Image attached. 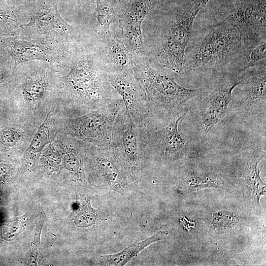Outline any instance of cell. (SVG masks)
<instances>
[{
	"label": "cell",
	"instance_id": "1",
	"mask_svg": "<svg viewBox=\"0 0 266 266\" xmlns=\"http://www.w3.org/2000/svg\"><path fill=\"white\" fill-rule=\"evenodd\" d=\"M210 0H184L142 24L144 52L154 65L182 75L185 49L194 21Z\"/></svg>",
	"mask_w": 266,
	"mask_h": 266
},
{
	"label": "cell",
	"instance_id": "2",
	"mask_svg": "<svg viewBox=\"0 0 266 266\" xmlns=\"http://www.w3.org/2000/svg\"><path fill=\"white\" fill-rule=\"evenodd\" d=\"M242 41L239 31L213 15L194 21L187 45L182 75L209 73L211 78L224 71Z\"/></svg>",
	"mask_w": 266,
	"mask_h": 266
},
{
	"label": "cell",
	"instance_id": "3",
	"mask_svg": "<svg viewBox=\"0 0 266 266\" xmlns=\"http://www.w3.org/2000/svg\"><path fill=\"white\" fill-rule=\"evenodd\" d=\"M133 62V74L147 101L149 113L145 120L166 123L182 115L185 104L202 92L200 88L180 85L169 71L154 65L146 56Z\"/></svg>",
	"mask_w": 266,
	"mask_h": 266
},
{
	"label": "cell",
	"instance_id": "4",
	"mask_svg": "<svg viewBox=\"0 0 266 266\" xmlns=\"http://www.w3.org/2000/svg\"><path fill=\"white\" fill-rule=\"evenodd\" d=\"M108 72L100 51L76 59L63 77L71 106L79 116L122 100L110 82Z\"/></svg>",
	"mask_w": 266,
	"mask_h": 266
},
{
	"label": "cell",
	"instance_id": "5",
	"mask_svg": "<svg viewBox=\"0 0 266 266\" xmlns=\"http://www.w3.org/2000/svg\"><path fill=\"white\" fill-rule=\"evenodd\" d=\"M124 106L122 100L68 119L66 127L72 137L96 146H109L115 118Z\"/></svg>",
	"mask_w": 266,
	"mask_h": 266
},
{
	"label": "cell",
	"instance_id": "6",
	"mask_svg": "<svg viewBox=\"0 0 266 266\" xmlns=\"http://www.w3.org/2000/svg\"><path fill=\"white\" fill-rule=\"evenodd\" d=\"M109 146L132 178L142 171L145 164L138 128L133 123L125 106L115 118Z\"/></svg>",
	"mask_w": 266,
	"mask_h": 266
},
{
	"label": "cell",
	"instance_id": "7",
	"mask_svg": "<svg viewBox=\"0 0 266 266\" xmlns=\"http://www.w3.org/2000/svg\"><path fill=\"white\" fill-rule=\"evenodd\" d=\"M214 15L240 32L244 39L266 38V0H237Z\"/></svg>",
	"mask_w": 266,
	"mask_h": 266
},
{
	"label": "cell",
	"instance_id": "8",
	"mask_svg": "<svg viewBox=\"0 0 266 266\" xmlns=\"http://www.w3.org/2000/svg\"><path fill=\"white\" fill-rule=\"evenodd\" d=\"M118 16L122 40L132 58L146 56L142 24L157 0H125Z\"/></svg>",
	"mask_w": 266,
	"mask_h": 266
},
{
	"label": "cell",
	"instance_id": "9",
	"mask_svg": "<svg viewBox=\"0 0 266 266\" xmlns=\"http://www.w3.org/2000/svg\"><path fill=\"white\" fill-rule=\"evenodd\" d=\"M210 90L200 102V112L205 133L227 112L233 92L241 81V73L223 71L212 77Z\"/></svg>",
	"mask_w": 266,
	"mask_h": 266
},
{
	"label": "cell",
	"instance_id": "10",
	"mask_svg": "<svg viewBox=\"0 0 266 266\" xmlns=\"http://www.w3.org/2000/svg\"><path fill=\"white\" fill-rule=\"evenodd\" d=\"M91 173L97 181L109 188L122 193L131 178L109 146L98 147L90 144Z\"/></svg>",
	"mask_w": 266,
	"mask_h": 266
},
{
	"label": "cell",
	"instance_id": "11",
	"mask_svg": "<svg viewBox=\"0 0 266 266\" xmlns=\"http://www.w3.org/2000/svg\"><path fill=\"white\" fill-rule=\"evenodd\" d=\"M108 75L134 125H142L148 115V103L145 93L133 73L108 71Z\"/></svg>",
	"mask_w": 266,
	"mask_h": 266
},
{
	"label": "cell",
	"instance_id": "12",
	"mask_svg": "<svg viewBox=\"0 0 266 266\" xmlns=\"http://www.w3.org/2000/svg\"><path fill=\"white\" fill-rule=\"evenodd\" d=\"M24 26L41 34L66 38L72 37L75 34L74 28L63 19L54 5L39 8Z\"/></svg>",
	"mask_w": 266,
	"mask_h": 266
},
{
	"label": "cell",
	"instance_id": "13",
	"mask_svg": "<svg viewBox=\"0 0 266 266\" xmlns=\"http://www.w3.org/2000/svg\"><path fill=\"white\" fill-rule=\"evenodd\" d=\"M266 66V38L244 39L224 71L241 73L258 66Z\"/></svg>",
	"mask_w": 266,
	"mask_h": 266
},
{
	"label": "cell",
	"instance_id": "14",
	"mask_svg": "<svg viewBox=\"0 0 266 266\" xmlns=\"http://www.w3.org/2000/svg\"><path fill=\"white\" fill-rule=\"evenodd\" d=\"M100 35L102 37L101 52L108 71L133 74L132 55L122 40L113 35L110 31Z\"/></svg>",
	"mask_w": 266,
	"mask_h": 266
},
{
	"label": "cell",
	"instance_id": "15",
	"mask_svg": "<svg viewBox=\"0 0 266 266\" xmlns=\"http://www.w3.org/2000/svg\"><path fill=\"white\" fill-rule=\"evenodd\" d=\"M5 45L14 61L13 73L18 66L24 62L39 60L52 63L57 59L51 49L37 41L11 39L6 40Z\"/></svg>",
	"mask_w": 266,
	"mask_h": 266
},
{
	"label": "cell",
	"instance_id": "16",
	"mask_svg": "<svg viewBox=\"0 0 266 266\" xmlns=\"http://www.w3.org/2000/svg\"><path fill=\"white\" fill-rule=\"evenodd\" d=\"M241 81L237 87L244 103L265 104L266 66L249 68L241 73Z\"/></svg>",
	"mask_w": 266,
	"mask_h": 266
},
{
	"label": "cell",
	"instance_id": "17",
	"mask_svg": "<svg viewBox=\"0 0 266 266\" xmlns=\"http://www.w3.org/2000/svg\"><path fill=\"white\" fill-rule=\"evenodd\" d=\"M167 233L166 231H159L151 237L129 246L119 253L101 256V264L104 266H124L150 244L163 239Z\"/></svg>",
	"mask_w": 266,
	"mask_h": 266
},
{
	"label": "cell",
	"instance_id": "18",
	"mask_svg": "<svg viewBox=\"0 0 266 266\" xmlns=\"http://www.w3.org/2000/svg\"><path fill=\"white\" fill-rule=\"evenodd\" d=\"M47 85V73L45 69H37L29 74L23 86V93L28 104L36 107L45 94Z\"/></svg>",
	"mask_w": 266,
	"mask_h": 266
},
{
	"label": "cell",
	"instance_id": "19",
	"mask_svg": "<svg viewBox=\"0 0 266 266\" xmlns=\"http://www.w3.org/2000/svg\"><path fill=\"white\" fill-rule=\"evenodd\" d=\"M95 13L100 33L110 31L111 24L117 18L110 0H96Z\"/></svg>",
	"mask_w": 266,
	"mask_h": 266
},
{
	"label": "cell",
	"instance_id": "20",
	"mask_svg": "<svg viewBox=\"0 0 266 266\" xmlns=\"http://www.w3.org/2000/svg\"><path fill=\"white\" fill-rule=\"evenodd\" d=\"M50 111L47 115L43 123L38 127L27 150L30 157L37 156L44 146L49 142V131L47 126V119Z\"/></svg>",
	"mask_w": 266,
	"mask_h": 266
},
{
	"label": "cell",
	"instance_id": "21",
	"mask_svg": "<svg viewBox=\"0 0 266 266\" xmlns=\"http://www.w3.org/2000/svg\"><path fill=\"white\" fill-rule=\"evenodd\" d=\"M21 137L22 134L17 130L6 128L0 133V144L4 147H13L18 143Z\"/></svg>",
	"mask_w": 266,
	"mask_h": 266
},
{
	"label": "cell",
	"instance_id": "22",
	"mask_svg": "<svg viewBox=\"0 0 266 266\" xmlns=\"http://www.w3.org/2000/svg\"><path fill=\"white\" fill-rule=\"evenodd\" d=\"M212 224L217 227L226 228L233 223V214L227 211H219L213 214Z\"/></svg>",
	"mask_w": 266,
	"mask_h": 266
},
{
	"label": "cell",
	"instance_id": "23",
	"mask_svg": "<svg viewBox=\"0 0 266 266\" xmlns=\"http://www.w3.org/2000/svg\"><path fill=\"white\" fill-rule=\"evenodd\" d=\"M191 185L192 188H205V187H216V184L214 181L210 179L205 178H202L200 177L192 178L190 180Z\"/></svg>",
	"mask_w": 266,
	"mask_h": 266
},
{
	"label": "cell",
	"instance_id": "24",
	"mask_svg": "<svg viewBox=\"0 0 266 266\" xmlns=\"http://www.w3.org/2000/svg\"><path fill=\"white\" fill-rule=\"evenodd\" d=\"M10 171V166L6 164H0V178H4Z\"/></svg>",
	"mask_w": 266,
	"mask_h": 266
},
{
	"label": "cell",
	"instance_id": "25",
	"mask_svg": "<svg viewBox=\"0 0 266 266\" xmlns=\"http://www.w3.org/2000/svg\"><path fill=\"white\" fill-rule=\"evenodd\" d=\"M0 59V82H3L6 79L7 74L6 69Z\"/></svg>",
	"mask_w": 266,
	"mask_h": 266
},
{
	"label": "cell",
	"instance_id": "26",
	"mask_svg": "<svg viewBox=\"0 0 266 266\" xmlns=\"http://www.w3.org/2000/svg\"><path fill=\"white\" fill-rule=\"evenodd\" d=\"M111 0V1H112L113 0ZM121 0V1H122V2H123V1L124 0Z\"/></svg>",
	"mask_w": 266,
	"mask_h": 266
}]
</instances>
